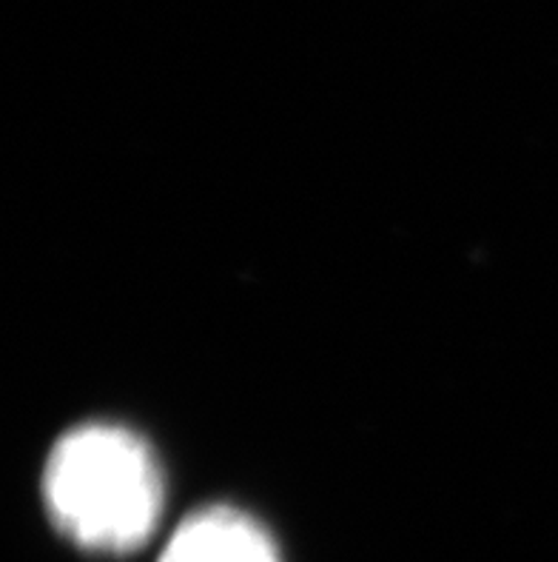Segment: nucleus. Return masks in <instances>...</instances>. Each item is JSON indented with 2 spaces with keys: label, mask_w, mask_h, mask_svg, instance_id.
<instances>
[{
  "label": "nucleus",
  "mask_w": 558,
  "mask_h": 562,
  "mask_svg": "<svg viewBox=\"0 0 558 562\" xmlns=\"http://www.w3.org/2000/svg\"><path fill=\"white\" fill-rule=\"evenodd\" d=\"M43 503L71 542L126 554L155 535L163 514V474L135 431L89 423L55 442L43 471Z\"/></svg>",
  "instance_id": "obj_1"
},
{
  "label": "nucleus",
  "mask_w": 558,
  "mask_h": 562,
  "mask_svg": "<svg viewBox=\"0 0 558 562\" xmlns=\"http://www.w3.org/2000/svg\"><path fill=\"white\" fill-rule=\"evenodd\" d=\"M157 562H280L274 540L248 514L203 508L169 537Z\"/></svg>",
  "instance_id": "obj_2"
}]
</instances>
